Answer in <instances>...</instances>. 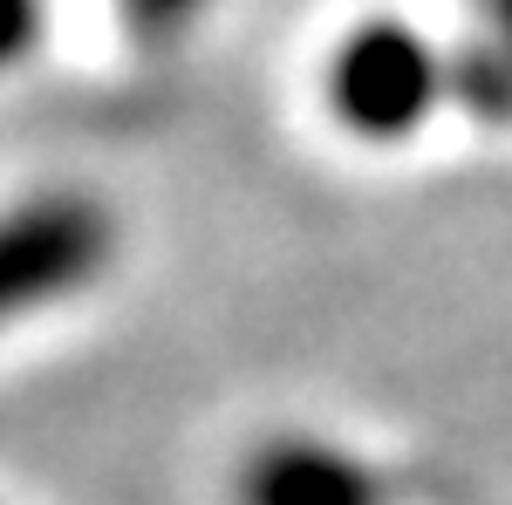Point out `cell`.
Instances as JSON below:
<instances>
[{"instance_id": "1", "label": "cell", "mask_w": 512, "mask_h": 505, "mask_svg": "<svg viewBox=\"0 0 512 505\" xmlns=\"http://www.w3.org/2000/svg\"><path fill=\"white\" fill-rule=\"evenodd\" d=\"M103 260V226L82 205H28L0 226V321L69 294Z\"/></svg>"}, {"instance_id": "2", "label": "cell", "mask_w": 512, "mask_h": 505, "mask_svg": "<svg viewBox=\"0 0 512 505\" xmlns=\"http://www.w3.org/2000/svg\"><path fill=\"white\" fill-rule=\"evenodd\" d=\"M239 505H390V485L335 444L280 437V444L246 458Z\"/></svg>"}]
</instances>
